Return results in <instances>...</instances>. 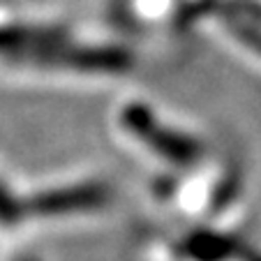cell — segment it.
Returning <instances> with one entry per match:
<instances>
[{
    "instance_id": "obj_1",
    "label": "cell",
    "mask_w": 261,
    "mask_h": 261,
    "mask_svg": "<svg viewBox=\"0 0 261 261\" xmlns=\"http://www.w3.org/2000/svg\"><path fill=\"white\" fill-rule=\"evenodd\" d=\"M120 132H125L134 143L143 146L146 153L171 167H190L199 162L203 146L197 137L171 127L153 114V109L143 102H129L118 114Z\"/></svg>"
},
{
    "instance_id": "obj_2",
    "label": "cell",
    "mask_w": 261,
    "mask_h": 261,
    "mask_svg": "<svg viewBox=\"0 0 261 261\" xmlns=\"http://www.w3.org/2000/svg\"><path fill=\"white\" fill-rule=\"evenodd\" d=\"M109 201V190L102 182H74L63 188H51L21 199L23 215L35 217H65V215H81L104 208Z\"/></svg>"
},
{
    "instance_id": "obj_3",
    "label": "cell",
    "mask_w": 261,
    "mask_h": 261,
    "mask_svg": "<svg viewBox=\"0 0 261 261\" xmlns=\"http://www.w3.org/2000/svg\"><path fill=\"white\" fill-rule=\"evenodd\" d=\"M236 33H238V40H241L243 44L250 46V49L256 51V54H261V30L252 28V25H241Z\"/></svg>"
},
{
    "instance_id": "obj_4",
    "label": "cell",
    "mask_w": 261,
    "mask_h": 261,
    "mask_svg": "<svg viewBox=\"0 0 261 261\" xmlns=\"http://www.w3.org/2000/svg\"><path fill=\"white\" fill-rule=\"evenodd\" d=\"M19 261H35L33 256H23V259H19Z\"/></svg>"
}]
</instances>
